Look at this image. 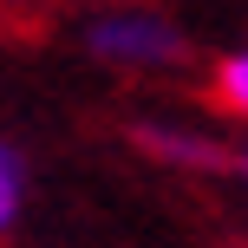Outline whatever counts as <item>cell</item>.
Listing matches in <instances>:
<instances>
[{
  "instance_id": "6da1fadb",
  "label": "cell",
  "mask_w": 248,
  "mask_h": 248,
  "mask_svg": "<svg viewBox=\"0 0 248 248\" xmlns=\"http://www.w3.org/2000/svg\"><path fill=\"white\" fill-rule=\"evenodd\" d=\"M85 52H98L105 65H124V72H170V65H183L189 39L157 13L118 7V13H98L85 26Z\"/></svg>"
},
{
  "instance_id": "7a4b0ae2",
  "label": "cell",
  "mask_w": 248,
  "mask_h": 248,
  "mask_svg": "<svg viewBox=\"0 0 248 248\" xmlns=\"http://www.w3.org/2000/svg\"><path fill=\"white\" fill-rule=\"evenodd\" d=\"M137 144H144L150 157H163V163H183V170H229V163H235L216 137L176 131V124H137Z\"/></svg>"
},
{
  "instance_id": "3957f363",
  "label": "cell",
  "mask_w": 248,
  "mask_h": 248,
  "mask_svg": "<svg viewBox=\"0 0 248 248\" xmlns=\"http://www.w3.org/2000/svg\"><path fill=\"white\" fill-rule=\"evenodd\" d=\"M209 92H216V105H222V111H235V118H248V46H242V52H229V59L216 65Z\"/></svg>"
},
{
  "instance_id": "277c9868",
  "label": "cell",
  "mask_w": 248,
  "mask_h": 248,
  "mask_svg": "<svg viewBox=\"0 0 248 248\" xmlns=\"http://www.w3.org/2000/svg\"><path fill=\"white\" fill-rule=\"evenodd\" d=\"M20 209H26V163L13 144H0V235L20 222Z\"/></svg>"
},
{
  "instance_id": "5b68a950",
  "label": "cell",
  "mask_w": 248,
  "mask_h": 248,
  "mask_svg": "<svg viewBox=\"0 0 248 248\" xmlns=\"http://www.w3.org/2000/svg\"><path fill=\"white\" fill-rule=\"evenodd\" d=\"M229 170H242V176H248V144H242V150H235V163H229Z\"/></svg>"
}]
</instances>
